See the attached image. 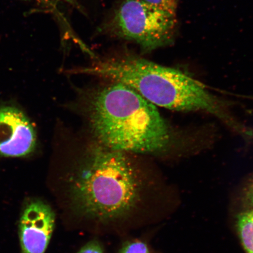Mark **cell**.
<instances>
[{
    "label": "cell",
    "instance_id": "1",
    "mask_svg": "<svg viewBox=\"0 0 253 253\" xmlns=\"http://www.w3.org/2000/svg\"><path fill=\"white\" fill-rule=\"evenodd\" d=\"M66 183L59 204L70 227L120 235L151 220L156 203L151 187L124 152L100 144Z\"/></svg>",
    "mask_w": 253,
    "mask_h": 253
},
{
    "label": "cell",
    "instance_id": "2",
    "mask_svg": "<svg viewBox=\"0 0 253 253\" xmlns=\"http://www.w3.org/2000/svg\"><path fill=\"white\" fill-rule=\"evenodd\" d=\"M87 115L95 137L110 149L173 158L198 150L194 136L172 126L156 106L122 84L95 91Z\"/></svg>",
    "mask_w": 253,
    "mask_h": 253
},
{
    "label": "cell",
    "instance_id": "3",
    "mask_svg": "<svg viewBox=\"0 0 253 253\" xmlns=\"http://www.w3.org/2000/svg\"><path fill=\"white\" fill-rule=\"evenodd\" d=\"M86 72L126 85L156 107L208 114L245 141L253 140V128L239 120L228 101L178 69L126 55L95 62Z\"/></svg>",
    "mask_w": 253,
    "mask_h": 253
},
{
    "label": "cell",
    "instance_id": "4",
    "mask_svg": "<svg viewBox=\"0 0 253 253\" xmlns=\"http://www.w3.org/2000/svg\"><path fill=\"white\" fill-rule=\"evenodd\" d=\"M176 23V14L144 0H123L104 29L150 52L173 42Z\"/></svg>",
    "mask_w": 253,
    "mask_h": 253
},
{
    "label": "cell",
    "instance_id": "5",
    "mask_svg": "<svg viewBox=\"0 0 253 253\" xmlns=\"http://www.w3.org/2000/svg\"><path fill=\"white\" fill-rule=\"evenodd\" d=\"M55 224V214L46 202L35 199L24 206L19 221L21 253H45Z\"/></svg>",
    "mask_w": 253,
    "mask_h": 253
},
{
    "label": "cell",
    "instance_id": "6",
    "mask_svg": "<svg viewBox=\"0 0 253 253\" xmlns=\"http://www.w3.org/2000/svg\"><path fill=\"white\" fill-rule=\"evenodd\" d=\"M36 131L28 117L13 106L0 107V155L23 157L36 147Z\"/></svg>",
    "mask_w": 253,
    "mask_h": 253
},
{
    "label": "cell",
    "instance_id": "7",
    "mask_svg": "<svg viewBox=\"0 0 253 253\" xmlns=\"http://www.w3.org/2000/svg\"><path fill=\"white\" fill-rule=\"evenodd\" d=\"M230 215L240 245L246 253H253V170L237 189Z\"/></svg>",
    "mask_w": 253,
    "mask_h": 253
},
{
    "label": "cell",
    "instance_id": "8",
    "mask_svg": "<svg viewBox=\"0 0 253 253\" xmlns=\"http://www.w3.org/2000/svg\"><path fill=\"white\" fill-rule=\"evenodd\" d=\"M119 253H152L146 243L138 240L126 242Z\"/></svg>",
    "mask_w": 253,
    "mask_h": 253
},
{
    "label": "cell",
    "instance_id": "9",
    "mask_svg": "<svg viewBox=\"0 0 253 253\" xmlns=\"http://www.w3.org/2000/svg\"><path fill=\"white\" fill-rule=\"evenodd\" d=\"M157 7L176 14L179 0H144Z\"/></svg>",
    "mask_w": 253,
    "mask_h": 253
},
{
    "label": "cell",
    "instance_id": "10",
    "mask_svg": "<svg viewBox=\"0 0 253 253\" xmlns=\"http://www.w3.org/2000/svg\"><path fill=\"white\" fill-rule=\"evenodd\" d=\"M77 253H104L102 246L97 240H92L84 245Z\"/></svg>",
    "mask_w": 253,
    "mask_h": 253
},
{
    "label": "cell",
    "instance_id": "11",
    "mask_svg": "<svg viewBox=\"0 0 253 253\" xmlns=\"http://www.w3.org/2000/svg\"><path fill=\"white\" fill-rule=\"evenodd\" d=\"M61 1L67 2L68 4L74 6L75 7L81 10V5L78 4L77 0H61Z\"/></svg>",
    "mask_w": 253,
    "mask_h": 253
}]
</instances>
